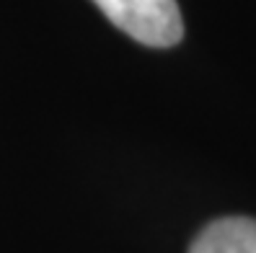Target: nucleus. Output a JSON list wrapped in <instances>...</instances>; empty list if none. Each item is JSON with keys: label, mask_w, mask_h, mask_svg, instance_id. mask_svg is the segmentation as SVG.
I'll return each instance as SVG.
<instances>
[{"label": "nucleus", "mask_w": 256, "mask_h": 253, "mask_svg": "<svg viewBox=\"0 0 256 253\" xmlns=\"http://www.w3.org/2000/svg\"><path fill=\"white\" fill-rule=\"evenodd\" d=\"M116 28L148 47H174L184 36L176 0H94Z\"/></svg>", "instance_id": "f257e3e1"}, {"label": "nucleus", "mask_w": 256, "mask_h": 253, "mask_svg": "<svg viewBox=\"0 0 256 253\" xmlns=\"http://www.w3.org/2000/svg\"><path fill=\"white\" fill-rule=\"evenodd\" d=\"M189 253H256V220L220 217L194 238Z\"/></svg>", "instance_id": "f03ea898"}]
</instances>
